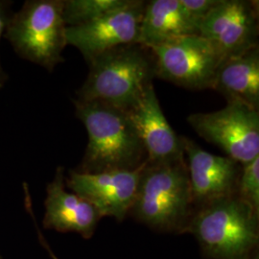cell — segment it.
<instances>
[{"instance_id":"cell-1","label":"cell","mask_w":259,"mask_h":259,"mask_svg":"<svg viewBox=\"0 0 259 259\" xmlns=\"http://www.w3.org/2000/svg\"><path fill=\"white\" fill-rule=\"evenodd\" d=\"M89 142L80 167L82 173L132 170L146 161V151L128 112L98 101L73 100Z\"/></svg>"},{"instance_id":"cell-2","label":"cell","mask_w":259,"mask_h":259,"mask_svg":"<svg viewBox=\"0 0 259 259\" xmlns=\"http://www.w3.org/2000/svg\"><path fill=\"white\" fill-rule=\"evenodd\" d=\"M89 75L77 92V100L98 101L128 110L153 84L155 59L139 44L116 47L88 64Z\"/></svg>"},{"instance_id":"cell-3","label":"cell","mask_w":259,"mask_h":259,"mask_svg":"<svg viewBox=\"0 0 259 259\" xmlns=\"http://www.w3.org/2000/svg\"><path fill=\"white\" fill-rule=\"evenodd\" d=\"M193 212L185 154L170 161L145 163L130 213L155 230L185 232Z\"/></svg>"},{"instance_id":"cell-4","label":"cell","mask_w":259,"mask_h":259,"mask_svg":"<svg viewBox=\"0 0 259 259\" xmlns=\"http://www.w3.org/2000/svg\"><path fill=\"white\" fill-rule=\"evenodd\" d=\"M258 216L237 194L194 209L185 232H191L211 259H249L258 243Z\"/></svg>"},{"instance_id":"cell-5","label":"cell","mask_w":259,"mask_h":259,"mask_svg":"<svg viewBox=\"0 0 259 259\" xmlns=\"http://www.w3.org/2000/svg\"><path fill=\"white\" fill-rule=\"evenodd\" d=\"M64 0H28L13 13L4 32L15 52L52 72L64 62L66 44Z\"/></svg>"},{"instance_id":"cell-6","label":"cell","mask_w":259,"mask_h":259,"mask_svg":"<svg viewBox=\"0 0 259 259\" xmlns=\"http://www.w3.org/2000/svg\"><path fill=\"white\" fill-rule=\"evenodd\" d=\"M155 59L156 77L187 90H212L225 60L222 53L200 35L179 37L149 48Z\"/></svg>"},{"instance_id":"cell-7","label":"cell","mask_w":259,"mask_h":259,"mask_svg":"<svg viewBox=\"0 0 259 259\" xmlns=\"http://www.w3.org/2000/svg\"><path fill=\"white\" fill-rule=\"evenodd\" d=\"M186 121L200 138L222 149L241 165L259 157L258 111L228 103L219 111L191 113Z\"/></svg>"},{"instance_id":"cell-8","label":"cell","mask_w":259,"mask_h":259,"mask_svg":"<svg viewBox=\"0 0 259 259\" xmlns=\"http://www.w3.org/2000/svg\"><path fill=\"white\" fill-rule=\"evenodd\" d=\"M198 31L225 59L258 47L259 2L219 0L199 23Z\"/></svg>"},{"instance_id":"cell-9","label":"cell","mask_w":259,"mask_h":259,"mask_svg":"<svg viewBox=\"0 0 259 259\" xmlns=\"http://www.w3.org/2000/svg\"><path fill=\"white\" fill-rule=\"evenodd\" d=\"M145 5L143 0H129L91 23L66 27V44L76 47L88 64L113 48L138 44Z\"/></svg>"},{"instance_id":"cell-10","label":"cell","mask_w":259,"mask_h":259,"mask_svg":"<svg viewBox=\"0 0 259 259\" xmlns=\"http://www.w3.org/2000/svg\"><path fill=\"white\" fill-rule=\"evenodd\" d=\"M146 161L132 170H110L99 173L71 171L66 185L73 193L93 204L101 218L111 216L122 221L134 205L139 179Z\"/></svg>"},{"instance_id":"cell-11","label":"cell","mask_w":259,"mask_h":259,"mask_svg":"<svg viewBox=\"0 0 259 259\" xmlns=\"http://www.w3.org/2000/svg\"><path fill=\"white\" fill-rule=\"evenodd\" d=\"M182 141L194 209L236 194L240 163L206 152L192 139L182 137Z\"/></svg>"},{"instance_id":"cell-12","label":"cell","mask_w":259,"mask_h":259,"mask_svg":"<svg viewBox=\"0 0 259 259\" xmlns=\"http://www.w3.org/2000/svg\"><path fill=\"white\" fill-rule=\"evenodd\" d=\"M126 111L144 145L146 163H161L184 155L182 137L178 136L168 123L154 84Z\"/></svg>"},{"instance_id":"cell-13","label":"cell","mask_w":259,"mask_h":259,"mask_svg":"<svg viewBox=\"0 0 259 259\" xmlns=\"http://www.w3.org/2000/svg\"><path fill=\"white\" fill-rule=\"evenodd\" d=\"M47 192L44 218L47 229L77 232L84 238L93 236L101 216L90 202L65 190L63 167H58L54 180L47 185Z\"/></svg>"},{"instance_id":"cell-14","label":"cell","mask_w":259,"mask_h":259,"mask_svg":"<svg viewBox=\"0 0 259 259\" xmlns=\"http://www.w3.org/2000/svg\"><path fill=\"white\" fill-rule=\"evenodd\" d=\"M199 35L198 25L184 9L180 0L146 1L138 44L147 48L179 37Z\"/></svg>"},{"instance_id":"cell-15","label":"cell","mask_w":259,"mask_h":259,"mask_svg":"<svg viewBox=\"0 0 259 259\" xmlns=\"http://www.w3.org/2000/svg\"><path fill=\"white\" fill-rule=\"evenodd\" d=\"M212 90L228 103H240L259 111V46L225 59Z\"/></svg>"},{"instance_id":"cell-16","label":"cell","mask_w":259,"mask_h":259,"mask_svg":"<svg viewBox=\"0 0 259 259\" xmlns=\"http://www.w3.org/2000/svg\"><path fill=\"white\" fill-rule=\"evenodd\" d=\"M129 0H64L66 27L91 23L125 5Z\"/></svg>"},{"instance_id":"cell-17","label":"cell","mask_w":259,"mask_h":259,"mask_svg":"<svg viewBox=\"0 0 259 259\" xmlns=\"http://www.w3.org/2000/svg\"><path fill=\"white\" fill-rule=\"evenodd\" d=\"M236 194L259 213V157L241 167Z\"/></svg>"},{"instance_id":"cell-18","label":"cell","mask_w":259,"mask_h":259,"mask_svg":"<svg viewBox=\"0 0 259 259\" xmlns=\"http://www.w3.org/2000/svg\"><path fill=\"white\" fill-rule=\"evenodd\" d=\"M219 0H180V3L199 25L208 13L218 4Z\"/></svg>"},{"instance_id":"cell-19","label":"cell","mask_w":259,"mask_h":259,"mask_svg":"<svg viewBox=\"0 0 259 259\" xmlns=\"http://www.w3.org/2000/svg\"><path fill=\"white\" fill-rule=\"evenodd\" d=\"M12 2L11 1H4L0 0V38L4 35L5 29L7 26V23L9 21L10 17L13 14L12 10ZM9 80V77L5 70L3 69L1 62H0V89H2L7 81Z\"/></svg>"},{"instance_id":"cell-20","label":"cell","mask_w":259,"mask_h":259,"mask_svg":"<svg viewBox=\"0 0 259 259\" xmlns=\"http://www.w3.org/2000/svg\"><path fill=\"white\" fill-rule=\"evenodd\" d=\"M38 235H39V240H40V242H41V244H42V246L46 248V250L48 251V253L50 254V256L52 257V259H58V257L56 256L55 254L52 252V250H51V249L49 248V246L47 245V242H46V240L42 238V236H41V233L40 232H38Z\"/></svg>"},{"instance_id":"cell-21","label":"cell","mask_w":259,"mask_h":259,"mask_svg":"<svg viewBox=\"0 0 259 259\" xmlns=\"http://www.w3.org/2000/svg\"><path fill=\"white\" fill-rule=\"evenodd\" d=\"M0 259H1V258H0Z\"/></svg>"}]
</instances>
